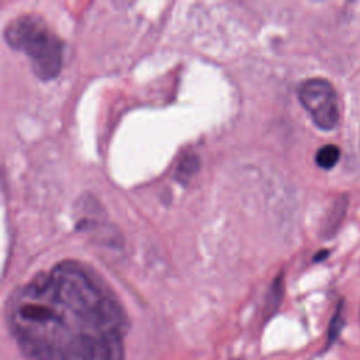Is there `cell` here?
I'll use <instances>...</instances> for the list:
<instances>
[{
	"mask_svg": "<svg viewBox=\"0 0 360 360\" xmlns=\"http://www.w3.org/2000/svg\"><path fill=\"white\" fill-rule=\"evenodd\" d=\"M6 42L22 52L41 80L55 79L62 69V41L35 14H22L4 28Z\"/></svg>",
	"mask_w": 360,
	"mask_h": 360,
	"instance_id": "obj_2",
	"label": "cell"
},
{
	"mask_svg": "<svg viewBox=\"0 0 360 360\" xmlns=\"http://www.w3.org/2000/svg\"><path fill=\"white\" fill-rule=\"evenodd\" d=\"M343 321V318H342V308L339 307L338 308V311H336V314H335V316H333V321H332V325H330V336L333 338L336 333H338V330L340 329V326H342V322Z\"/></svg>",
	"mask_w": 360,
	"mask_h": 360,
	"instance_id": "obj_6",
	"label": "cell"
},
{
	"mask_svg": "<svg viewBox=\"0 0 360 360\" xmlns=\"http://www.w3.org/2000/svg\"><path fill=\"white\" fill-rule=\"evenodd\" d=\"M298 100L319 129L332 131L339 124L338 96L328 80L321 77L305 80L298 87Z\"/></svg>",
	"mask_w": 360,
	"mask_h": 360,
	"instance_id": "obj_3",
	"label": "cell"
},
{
	"mask_svg": "<svg viewBox=\"0 0 360 360\" xmlns=\"http://www.w3.org/2000/svg\"><path fill=\"white\" fill-rule=\"evenodd\" d=\"M194 162H197V159L193 158V156H188L187 159H184L181 162V165L179 166V170H177L180 173V176L186 174V177H190L193 174V172H195V169H197V166L193 165Z\"/></svg>",
	"mask_w": 360,
	"mask_h": 360,
	"instance_id": "obj_5",
	"label": "cell"
},
{
	"mask_svg": "<svg viewBox=\"0 0 360 360\" xmlns=\"http://www.w3.org/2000/svg\"><path fill=\"white\" fill-rule=\"evenodd\" d=\"M7 325L28 360H124L125 311L90 267L63 260L17 288Z\"/></svg>",
	"mask_w": 360,
	"mask_h": 360,
	"instance_id": "obj_1",
	"label": "cell"
},
{
	"mask_svg": "<svg viewBox=\"0 0 360 360\" xmlns=\"http://www.w3.org/2000/svg\"><path fill=\"white\" fill-rule=\"evenodd\" d=\"M339 159H340V149L336 145H323L315 153V163L323 170H329L335 167Z\"/></svg>",
	"mask_w": 360,
	"mask_h": 360,
	"instance_id": "obj_4",
	"label": "cell"
}]
</instances>
